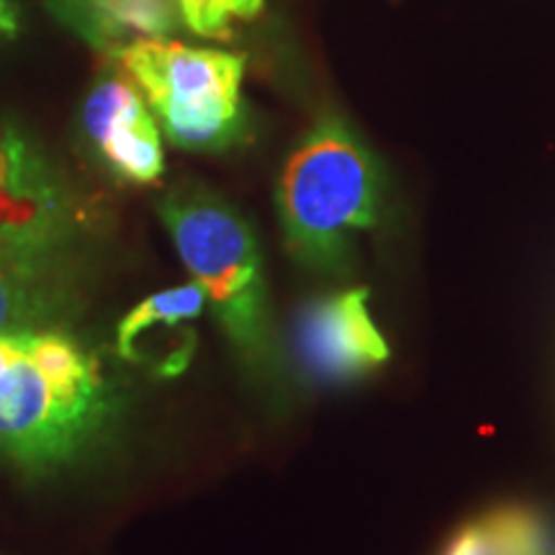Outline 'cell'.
Instances as JSON below:
<instances>
[{"label":"cell","mask_w":555,"mask_h":555,"mask_svg":"<svg viewBox=\"0 0 555 555\" xmlns=\"http://www.w3.org/2000/svg\"><path fill=\"white\" fill-rule=\"evenodd\" d=\"M116 414L95 352L67 327L0 332V457L50 474L80 457Z\"/></svg>","instance_id":"cell-1"},{"label":"cell","mask_w":555,"mask_h":555,"mask_svg":"<svg viewBox=\"0 0 555 555\" xmlns=\"http://www.w3.org/2000/svg\"><path fill=\"white\" fill-rule=\"evenodd\" d=\"M275 208L291 258L317 273L345 275L358 234L384 219V165L343 116L327 111L283 165Z\"/></svg>","instance_id":"cell-2"},{"label":"cell","mask_w":555,"mask_h":555,"mask_svg":"<svg viewBox=\"0 0 555 555\" xmlns=\"http://www.w3.org/2000/svg\"><path fill=\"white\" fill-rule=\"evenodd\" d=\"M159 217L242 363L258 376H273L278 335L253 224L204 185L172 189L159 201Z\"/></svg>","instance_id":"cell-3"},{"label":"cell","mask_w":555,"mask_h":555,"mask_svg":"<svg viewBox=\"0 0 555 555\" xmlns=\"http://www.w3.org/2000/svg\"><path fill=\"white\" fill-rule=\"evenodd\" d=\"M144 95L172 147L224 152L247 139L245 57L176 39H137L108 52Z\"/></svg>","instance_id":"cell-4"},{"label":"cell","mask_w":555,"mask_h":555,"mask_svg":"<svg viewBox=\"0 0 555 555\" xmlns=\"http://www.w3.org/2000/svg\"><path fill=\"white\" fill-rule=\"evenodd\" d=\"M367 288L309 298L291 324V350L304 376L319 384H350L391 356L367 311Z\"/></svg>","instance_id":"cell-5"},{"label":"cell","mask_w":555,"mask_h":555,"mask_svg":"<svg viewBox=\"0 0 555 555\" xmlns=\"http://www.w3.org/2000/svg\"><path fill=\"white\" fill-rule=\"evenodd\" d=\"M82 137L111 178L155 185L165 172L163 137L139 88L121 75H103L90 88L80 116Z\"/></svg>","instance_id":"cell-6"},{"label":"cell","mask_w":555,"mask_h":555,"mask_svg":"<svg viewBox=\"0 0 555 555\" xmlns=\"http://www.w3.org/2000/svg\"><path fill=\"white\" fill-rule=\"evenodd\" d=\"M86 298L78 245L0 255V332L67 327Z\"/></svg>","instance_id":"cell-7"},{"label":"cell","mask_w":555,"mask_h":555,"mask_svg":"<svg viewBox=\"0 0 555 555\" xmlns=\"http://www.w3.org/2000/svg\"><path fill=\"white\" fill-rule=\"evenodd\" d=\"M208 307L196 281L157 291L139 301L116 327V352L134 365H147L159 378H176L193 358L191 324Z\"/></svg>","instance_id":"cell-8"},{"label":"cell","mask_w":555,"mask_h":555,"mask_svg":"<svg viewBox=\"0 0 555 555\" xmlns=\"http://www.w3.org/2000/svg\"><path fill=\"white\" fill-rule=\"evenodd\" d=\"M62 16L106 54L137 39H165L183 26L178 0H65Z\"/></svg>","instance_id":"cell-9"},{"label":"cell","mask_w":555,"mask_h":555,"mask_svg":"<svg viewBox=\"0 0 555 555\" xmlns=\"http://www.w3.org/2000/svg\"><path fill=\"white\" fill-rule=\"evenodd\" d=\"M75 219L52 180L0 191V255L73 245Z\"/></svg>","instance_id":"cell-10"},{"label":"cell","mask_w":555,"mask_h":555,"mask_svg":"<svg viewBox=\"0 0 555 555\" xmlns=\"http://www.w3.org/2000/svg\"><path fill=\"white\" fill-rule=\"evenodd\" d=\"M180 18L196 37L232 39L234 26L260 16L266 0H178Z\"/></svg>","instance_id":"cell-11"},{"label":"cell","mask_w":555,"mask_h":555,"mask_svg":"<svg viewBox=\"0 0 555 555\" xmlns=\"http://www.w3.org/2000/svg\"><path fill=\"white\" fill-rule=\"evenodd\" d=\"M50 180L39 159L13 129L0 127V191L29 189Z\"/></svg>","instance_id":"cell-12"},{"label":"cell","mask_w":555,"mask_h":555,"mask_svg":"<svg viewBox=\"0 0 555 555\" xmlns=\"http://www.w3.org/2000/svg\"><path fill=\"white\" fill-rule=\"evenodd\" d=\"M442 555H515L512 553L509 538H506L502 519L496 509L489 515L470 519L461 530L450 538Z\"/></svg>","instance_id":"cell-13"},{"label":"cell","mask_w":555,"mask_h":555,"mask_svg":"<svg viewBox=\"0 0 555 555\" xmlns=\"http://www.w3.org/2000/svg\"><path fill=\"white\" fill-rule=\"evenodd\" d=\"M18 31V13L13 9L11 0H0V34H16Z\"/></svg>","instance_id":"cell-14"}]
</instances>
